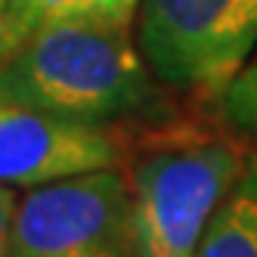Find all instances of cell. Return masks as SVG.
I'll use <instances>...</instances> for the list:
<instances>
[{
	"instance_id": "1",
	"label": "cell",
	"mask_w": 257,
	"mask_h": 257,
	"mask_svg": "<svg viewBox=\"0 0 257 257\" xmlns=\"http://www.w3.org/2000/svg\"><path fill=\"white\" fill-rule=\"evenodd\" d=\"M118 22H47L0 56V99L118 127L161 112L158 78Z\"/></svg>"
},
{
	"instance_id": "2",
	"label": "cell",
	"mask_w": 257,
	"mask_h": 257,
	"mask_svg": "<svg viewBox=\"0 0 257 257\" xmlns=\"http://www.w3.org/2000/svg\"><path fill=\"white\" fill-rule=\"evenodd\" d=\"M248 161L238 143L208 134H177L143 149L124 174L134 257H192Z\"/></svg>"
},
{
	"instance_id": "3",
	"label": "cell",
	"mask_w": 257,
	"mask_h": 257,
	"mask_svg": "<svg viewBox=\"0 0 257 257\" xmlns=\"http://www.w3.org/2000/svg\"><path fill=\"white\" fill-rule=\"evenodd\" d=\"M134 22L158 84L208 102L257 50V0H137Z\"/></svg>"
},
{
	"instance_id": "4",
	"label": "cell",
	"mask_w": 257,
	"mask_h": 257,
	"mask_svg": "<svg viewBox=\"0 0 257 257\" xmlns=\"http://www.w3.org/2000/svg\"><path fill=\"white\" fill-rule=\"evenodd\" d=\"M7 257H134L124 171L31 186L16 205Z\"/></svg>"
},
{
	"instance_id": "5",
	"label": "cell",
	"mask_w": 257,
	"mask_h": 257,
	"mask_svg": "<svg viewBox=\"0 0 257 257\" xmlns=\"http://www.w3.org/2000/svg\"><path fill=\"white\" fill-rule=\"evenodd\" d=\"M127 146L118 127L84 124L0 99V183L31 189L102 168H121Z\"/></svg>"
},
{
	"instance_id": "6",
	"label": "cell",
	"mask_w": 257,
	"mask_h": 257,
	"mask_svg": "<svg viewBox=\"0 0 257 257\" xmlns=\"http://www.w3.org/2000/svg\"><path fill=\"white\" fill-rule=\"evenodd\" d=\"M137 0H7L0 28V56L28 31L47 22H118L134 25Z\"/></svg>"
},
{
	"instance_id": "7",
	"label": "cell",
	"mask_w": 257,
	"mask_h": 257,
	"mask_svg": "<svg viewBox=\"0 0 257 257\" xmlns=\"http://www.w3.org/2000/svg\"><path fill=\"white\" fill-rule=\"evenodd\" d=\"M192 257H257V158L220 201Z\"/></svg>"
},
{
	"instance_id": "8",
	"label": "cell",
	"mask_w": 257,
	"mask_h": 257,
	"mask_svg": "<svg viewBox=\"0 0 257 257\" xmlns=\"http://www.w3.org/2000/svg\"><path fill=\"white\" fill-rule=\"evenodd\" d=\"M217 108H220V118L238 137H245L257 146V50L235 71V78L226 84L223 93L217 96Z\"/></svg>"
},
{
	"instance_id": "9",
	"label": "cell",
	"mask_w": 257,
	"mask_h": 257,
	"mask_svg": "<svg viewBox=\"0 0 257 257\" xmlns=\"http://www.w3.org/2000/svg\"><path fill=\"white\" fill-rule=\"evenodd\" d=\"M16 205H19L16 189L0 183V257H7V251H10V232H13Z\"/></svg>"
},
{
	"instance_id": "10",
	"label": "cell",
	"mask_w": 257,
	"mask_h": 257,
	"mask_svg": "<svg viewBox=\"0 0 257 257\" xmlns=\"http://www.w3.org/2000/svg\"><path fill=\"white\" fill-rule=\"evenodd\" d=\"M4 10H7V0H0V28H4Z\"/></svg>"
}]
</instances>
